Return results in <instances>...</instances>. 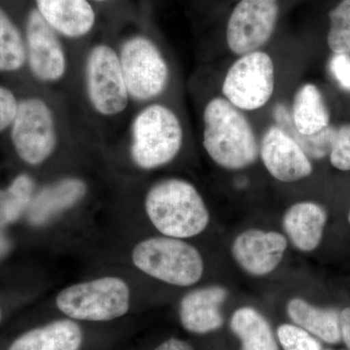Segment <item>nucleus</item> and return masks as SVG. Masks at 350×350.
Segmentation results:
<instances>
[{"instance_id":"obj_30","label":"nucleus","mask_w":350,"mask_h":350,"mask_svg":"<svg viewBox=\"0 0 350 350\" xmlns=\"http://www.w3.org/2000/svg\"><path fill=\"white\" fill-rule=\"evenodd\" d=\"M340 334L350 350V308H345L340 314Z\"/></svg>"},{"instance_id":"obj_9","label":"nucleus","mask_w":350,"mask_h":350,"mask_svg":"<svg viewBox=\"0 0 350 350\" xmlns=\"http://www.w3.org/2000/svg\"><path fill=\"white\" fill-rule=\"evenodd\" d=\"M275 90V66L267 53L255 51L243 55L228 71L222 92L239 110L260 109Z\"/></svg>"},{"instance_id":"obj_18","label":"nucleus","mask_w":350,"mask_h":350,"mask_svg":"<svg viewBox=\"0 0 350 350\" xmlns=\"http://www.w3.org/2000/svg\"><path fill=\"white\" fill-rule=\"evenodd\" d=\"M81 328L69 319L57 320L21 336L9 350H79Z\"/></svg>"},{"instance_id":"obj_35","label":"nucleus","mask_w":350,"mask_h":350,"mask_svg":"<svg viewBox=\"0 0 350 350\" xmlns=\"http://www.w3.org/2000/svg\"><path fill=\"white\" fill-rule=\"evenodd\" d=\"M321 350H331V349H321Z\"/></svg>"},{"instance_id":"obj_16","label":"nucleus","mask_w":350,"mask_h":350,"mask_svg":"<svg viewBox=\"0 0 350 350\" xmlns=\"http://www.w3.org/2000/svg\"><path fill=\"white\" fill-rule=\"evenodd\" d=\"M87 185L75 177L61 179L46 186L29 206V219L33 225H43L68 211L86 196Z\"/></svg>"},{"instance_id":"obj_36","label":"nucleus","mask_w":350,"mask_h":350,"mask_svg":"<svg viewBox=\"0 0 350 350\" xmlns=\"http://www.w3.org/2000/svg\"><path fill=\"white\" fill-rule=\"evenodd\" d=\"M0 317H1V313H0Z\"/></svg>"},{"instance_id":"obj_22","label":"nucleus","mask_w":350,"mask_h":350,"mask_svg":"<svg viewBox=\"0 0 350 350\" xmlns=\"http://www.w3.org/2000/svg\"><path fill=\"white\" fill-rule=\"evenodd\" d=\"M273 117L278 124L276 126L282 128L288 135L293 138L308 158L319 160L327 155H330L334 138H335L336 128L328 126L324 130L313 135H301L295 129L291 113L288 111L287 108L283 105H275Z\"/></svg>"},{"instance_id":"obj_2","label":"nucleus","mask_w":350,"mask_h":350,"mask_svg":"<svg viewBox=\"0 0 350 350\" xmlns=\"http://www.w3.org/2000/svg\"><path fill=\"white\" fill-rule=\"evenodd\" d=\"M145 211L159 232L174 239H188L206 230L208 209L194 185L182 179L158 182L145 197Z\"/></svg>"},{"instance_id":"obj_7","label":"nucleus","mask_w":350,"mask_h":350,"mask_svg":"<svg viewBox=\"0 0 350 350\" xmlns=\"http://www.w3.org/2000/svg\"><path fill=\"white\" fill-rule=\"evenodd\" d=\"M85 88L90 105L103 116H116L130 103L121 64L111 46L100 43L88 53L84 68Z\"/></svg>"},{"instance_id":"obj_17","label":"nucleus","mask_w":350,"mask_h":350,"mask_svg":"<svg viewBox=\"0 0 350 350\" xmlns=\"http://www.w3.org/2000/svg\"><path fill=\"white\" fill-rule=\"evenodd\" d=\"M327 221L325 209L312 202L295 204L283 216V229L297 250L310 252L319 245Z\"/></svg>"},{"instance_id":"obj_24","label":"nucleus","mask_w":350,"mask_h":350,"mask_svg":"<svg viewBox=\"0 0 350 350\" xmlns=\"http://www.w3.org/2000/svg\"><path fill=\"white\" fill-rule=\"evenodd\" d=\"M34 182L27 174L14 179L5 191L0 193V227L14 222L29 206L33 195Z\"/></svg>"},{"instance_id":"obj_23","label":"nucleus","mask_w":350,"mask_h":350,"mask_svg":"<svg viewBox=\"0 0 350 350\" xmlns=\"http://www.w3.org/2000/svg\"><path fill=\"white\" fill-rule=\"evenodd\" d=\"M25 64V38L10 16L0 7V72H15Z\"/></svg>"},{"instance_id":"obj_19","label":"nucleus","mask_w":350,"mask_h":350,"mask_svg":"<svg viewBox=\"0 0 350 350\" xmlns=\"http://www.w3.org/2000/svg\"><path fill=\"white\" fill-rule=\"evenodd\" d=\"M287 312L296 325L324 342L337 344L342 338L337 310L317 308L303 299L294 298L287 304Z\"/></svg>"},{"instance_id":"obj_27","label":"nucleus","mask_w":350,"mask_h":350,"mask_svg":"<svg viewBox=\"0 0 350 350\" xmlns=\"http://www.w3.org/2000/svg\"><path fill=\"white\" fill-rule=\"evenodd\" d=\"M330 161L336 169L350 170V124L336 128Z\"/></svg>"},{"instance_id":"obj_15","label":"nucleus","mask_w":350,"mask_h":350,"mask_svg":"<svg viewBox=\"0 0 350 350\" xmlns=\"http://www.w3.org/2000/svg\"><path fill=\"white\" fill-rule=\"evenodd\" d=\"M36 10L59 34L81 38L92 31L96 13L89 0H36Z\"/></svg>"},{"instance_id":"obj_13","label":"nucleus","mask_w":350,"mask_h":350,"mask_svg":"<svg viewBox=\"0 0 350 350\" xmlns=\"http://www.w3.org/2000/svg\"><path fill=\"white\" fill-rule=\"evenodd\" d=\"M287 248V239L278 232L250 229L239 234L232 244L239 266L251 275L262 276L275 271Z\"/></svg>"},{"instance_id":"obj_4","label":"nucleus","mask_w":350,"mask_h":350,"mask_svg":"<svg viewBox=\"0 0 350 350\" xmlns=\"http://www.w3.org/2000/svg\"><path fill=\"white\" fill-rule=\"evenodd\" d=\"M137 269L175 286H191L204 275V261L197 248L180 239L156 237L140 241L133 250Z\"/></svg>"},{"instance_id":"obj_1","label":"nucleus","mask_w":350,"mask_h":350,"mask_svg":"<svg viewBox=\"0 0 350 350\" xmlns=\"http://www.w3.org/2000/svg\"><path fill=\"white\" fill-rule=\"evenodd\" d=\"M204 147L226 170H243L256 162L260 154L250 122L229 100H209L204 112Z\"/></svg>"},{"instance_id":"obj_10","label":"nucleus","mask_w":350,"mask_h":350,"mask_svg":"<svg viewBox=\"0 0 350 350\" xmlns=\"http://www.w3.org/2000/svg\"><path fill=\"white\" fill-rule=\"evenodd\" d=\"M280 6L278 0H241L228 22V46L237 55L259 51L275 31Z\"/></svg>"},{"instance_id":"obj_29","label":"nucleus","mask_w":350,"mask_h":350,"mask_svg":"<svg viewBox=\"0 0 350 350\" xmlns=\"http://www.w3.org/2000/svg\"><path fill=\"white\" fill-rule=\"evenodd\" d=\"M329 69L340 87L350 92V55H334L329 63Z\"/></svg>"},{"instance_id":"obj_12","label":"nucleus","mask_w":350,"mask_h":350,"mask_svg":"<svg viewBox=\"0 0 350 350\" xmlns=\"http://www.w3.org/2000/svg\"><path fill=\"white\" fill-rule=\"evenodd\" d=\"M260 156L267 170L276 180L291 183L312 174L310 158L278 126H269L262 135Z\"/></svg>"},{"instance_id":"obj_25","label":"nucleus","mask_w":350,"mask_h":350,"mask_svg":"<svg viewBox=\"0 0 350 350\" xmlns=\"http://www.w3.org/2000/svg\"><path fill=\"white\" fill-rule=\"evenodd\" d=\"M327 42L334 54H350V0H342L329 13Z\"/></svg>"},{"instance_id":"obj_37","label":"nucleus","mask_w":350,"mask_h":350,"mask_svg":"<svg viewBox=\"0 0 350 350\" xmlns=\"http://www.w3.org/2000/svg\"><path fill=\"white\" fill-rule=\"evenodd\" d=\"M0 193H1V190H0Z\"/></svg>"},{"instance_id":"obj_5","label":"nucleus","mask_w":350,"mask_h":350,"mask_svg":"<svg viewBox=\"0 0 350 350\" xmlns=\"http://www.w3.org/2000/svg\"><path fill=\"white\" fill-rule=\"evenodd\" d=\"M130 300L126 282L107 276L66 288L57 295L56 305L70 319L109 321L128 312Z\"/></svg>"},{"instance_id":"obj_34","label":"nucleus","mask_w":350,"mask_h":350,"mask_svg":"<svg viewBox=\"0 0 350 350\" xmlns=\"http://www.w3.org/2000/svg\"><path fill=\"white\" fill-rule=\"evenodd\" d=\"M349 222H350V213H349Z\"/></svg>"},{"instance_id":"obj_28","label":"nucleus","mask_w":350,"mask_h":350,"mask_svg":"<svg viewBox=\"0 0 350 350\" xmlns=\"http://www.w3.org/2000/svg\"><path fill=\"white\" fill-rule=\"evenodd\" d=\"M19 103L11 90L0 86V133L12 125Z\"/></svg>"},{"instance_id":"obj_21","label":"nucleus","mask_w":350,"mask_h":350,"mask_svg":"<svg viewBox=\"0 0 350 350\" xmlns=\"http://www.w3.org/2000/svg\"><path fill=\"white\" fill-rule=\"evenodd\" d=\"M230 325L241 340V350H280L268 320L251 306L237 310Z\"/></svg>"},{"instance_id":"obj_32","label":"nucleus","mask_w":350,"mask_h":350,"mask_svg":"<svg viewBox=\"0 0 350 350\" xmlns=\"http://www.w3.org/2000/svg\"><path fill=\"white\" fill-rule=\"evenodd\" d=\"M9 250H10V243H9L8 239L0 232V259L5 256Z\"/></svg>"},{"instance_id":"obj_31","label":"nucleus","mask_w":350,"mask_h":350,"mask_svg":"<svg viewBox=\"0 0 350 350\" xmlns=\"http://www.w3.org/2000/svg\"><path fill=\"white\" fill-rule=\"evenodd\" d=\"M154 350H194L188 342L178 338H172L165 340Z\"/></svg>"},{"instance_id":"obj_14","label":"nucleus","mask_w":350,"mask_h":350,"mask_svg":"<svg viewBox=\"0 0 350 350\" xmlns=\"http://www.w3.org/2000/svg\"><path fill=\"white\" fill-rule=\"evenodd\" d=\"M224 287L208 286L189 292L182 298L179 315L185 330L206 334L218 330L224 323L221 306L227 300Z\"/></svg>"},{"instance_id":"obj_11","label":"nucleus","mask_w":350,"mask_h":350,"mask_svg":"<svg viewBox=\"0 0 350 350\" xmlns=\"http://www.w3.org/2000/svg\"><path fill=\"white\" fill-rule=\"evenodd\" d=\"M27 63L34 78L42 83H56L68 70V59L59 34L36 9L25 22Z\"/></svg>"},{"instance_id":"obj_3","label":"nucleus","mask_w":350,"mask_h":350,"mask_svg":"<svg viewBox=\"0 0 350 350\" xmlns=\"http://www.w3.org/2000/svg\"><path fill=\"white\" fill-rule=\"evenodd\" d=\"M182 144L180 121L165 105H147L131 122L130 155L139 169L155 170L167 165L178 155Z\"/></svg>"},{"instance_id":"obj_26","label":"nucleus","mask_w":350,"mask_h":350,"mask_svg":"<svg viewBox=\"0 0 350 350\" xmlns=\"http://www.w3.org/2000/svg\"><path fill=\"white\" fill-rule=\"evenodd\" d=\"M278 337L284 350H321L319 342L299 326L282 324L278 327Z\"/></svg>"},{"instance_id":"obj_8","label":"nucleus","mask_w":350,"mask_h":350,"mask_svg":"<svg viewBox=\"0 0 350 350\" xmlns=\"http://www.w3.org/2000/svg\"><path fill=\"white\" fill-rule=\"evenodd\" d=\"M10 128L14 148L29 165H41L56 150L57 135L54 113L42 98L21 100Z\"/></svg>"},{"instance_id":"obj_6","label":"nucleus","mask_w":350,"mask_h":350,"mask_svg":"<svg viewBox=\"0 0 350 350\" xmlns=\"http://www.w3.org/2000/svg\"><path fill=\"white\" fill-rule=\"evenodd\" d=\"M118 56L131 100L144 103L165 91L169 66L151 39L144 36L126 38L120 46Z\"/></svg>"},{"instance_id":"obj_33","label":"nucleus","mask_w":350,"mask_h":350,"mask_svg":"<svg viewBox=\"0 0 350 350\" xmlns=\"http://www.w3.org/2000/svg\"><path fill=\"white\" fill-rule=\"evenodd\" d=\"M94 1L103 2V1H108V0H94Z\"/></svg>"},{"instance_id":"obj_20","label":"nucleus","mask_w":350,"mask_h":350,"mask_svg":"<svg viewBox=\"0 0 350 350\" xmlns=\"http://www.w3.org/2000/svg\"><path fill=\"white\" fill-rule=\"evenodd\" d=\"M295 129L310 135L330 126V114L319 88L305 84L295 94L291 113Z\"/></svg>"}]
</instances>
